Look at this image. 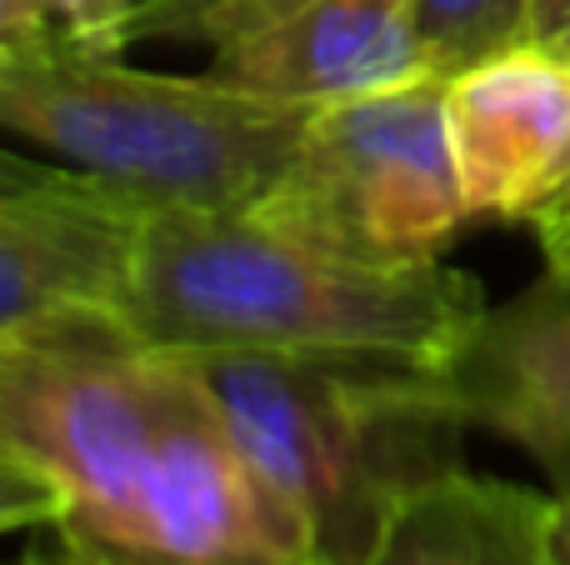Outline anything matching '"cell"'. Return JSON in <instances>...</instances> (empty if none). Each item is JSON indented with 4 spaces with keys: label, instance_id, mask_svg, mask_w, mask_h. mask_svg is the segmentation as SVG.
<instances>
[{
    "label": "cell",
    "instance_id": "cell-6",
    "mask_svg": "<svg viewBox=\"0 0 570 565\" xmlns=\"http://www.w3.org/2000/svg\"><path fill=\"white\" fill-rule=\"evenodd\" d=\"M150 200L80 166L0 160V336L56 320H126Z\"/></svg>",
    "mask_w": 570,
    "mask_h": 565
},
{
    "label": "cell",
    "instance_id": "cell-11",
    "mask_svg": "<svg viewBox=\"0 0 570 565\" xmlns=\"http://www.w3.org/2000/svg\"><path fill=\"white\" fill-rule=\"evenodd\" d=\"M541 0H411V30L425 70L451 86L455 76L495 60L515 46H531Z\"/></svg>",
    "mask_w": 570,
    "mask_h": 565
},
{
    "label": "cell",
    "instance_id": "cell-1",
    "mask_svg": "<svg viewBox=\"0 0 570 565\" xmlns=\"http://www.w3.org/2000/svg\"><path fill=\"white\" fill-rule=\"evenodd\" d=\"M485 316V286L445 260L375 266L256 216L150 210L130 330L166 356L365 360L441 370Z\"/></svg>",
    "mask_w": 570,
    "mask_h": 565
},
{
    "label": "cell",
    "instance_id": "cell-14",
    "mask_svg": "<svg viewBox=\"0 0 570 565\" xmlns=\"http://www.w3.org/2000/svg\"><path fill=\"white\" fill-rule=\"evenodd\" d=\"M525 226H531L535 246H541L546 270H556V276L570 280V150H566L561 170H556L551 190L535 200V210H531Z\"/></svg>",
    "mask_w": 570,
    "mask_h": 565
},
{
    "label": "cell",
    "instance_id": "cell-13",
    "mask_svg": "<svg viewBox=\"0 0 570 565\" xmlns=\"http://www.w3.org/2000/svg\"><path fill=\"white\" fill-rule=\"evenodd\" d=\"M136 0H0V36H30V30L60 26L70 40L90 50L120 56L126 16Z\"/></svg>",
    "mask_w": 570,
    "mask_h": 565
},
{
    "label": "cell",
    "instance_id": "cell-2",
    "mask_svg": "<svg viewBox=\"0 0 570 565\" xmlns=\"http://www.w3.org/2000/svg\"><path fill=\"white\" fill-rule=\"evenodd\" d=\"M180 360L321 565H365L405 496L465 470L471 420L435 370L261 350Z\"/></svg>",
    "mask_w": 570,
    "mask_h": 565
},
{
    "label": "cell",
    "instance_id": "cell-3",
    "mask_svg": "<svg viewBox=\"0 0 570 565\" xmlns=\"http://www.w3.org/2000/svg\"><path fill=\"white\" fill-rule=\"evenodd\" d=\"M321 106L220 76H156L60 26L0 36V120L156 210L250 216L276 190Z\"/></svg>",
    "mask_w": 570,
    "mask_h": 565
},
{
    "label": "cell",
    "instance_id": "cell-17",
    "mask_svg": "<svg viewBox=\"0 0 570 565\" xmlns=\"http://www.w3.org/2000/svg\"><path fill=\"white\" fill-rule=\"evenodd\" d=\"M561 565H570V500H566V516H561Z\"/></svg>",
    "mask_w": 570,
    "mask_h": 565
},
{
    "label": "cell",
    "instance_id": "cell-15",
    "mask_svg": "<svg viewBox=\"0 0 570 565\" xmlns=\"http://www.w3.org/2000/svg\"><path fill=\"white\" fill-rule=\"evenodd\" d=\"M16 565H100V561H90L86 551H76L66 536H56V531H36V541L20 551Z\"/></svg>",
    "mask_w": 570,
    "mask_h": 565
},
{
    "label": "cell",
    "instance_id": "cell-12",
    "mask_svg": "<svg viewBox=\"0 0 570 565\" xmlns=\"http://www.w3.org/2000/svg\"><path fill=\"white\" fill-rule=\"evenodd\" d=\"M276 6H285V0H136L120 40H126V46H146V40H166V46H216L230 30L271 16Z\"/></svg>",
    "mask_w": 570,
    "mask_h": 565
},
{
    "label": "cell",
    "instance_id": "cell-9",
    "mask_svg": "<svg viewBox=\"0 0 570 565\" xmlns=\"http://www.w3.org/2000/svg\"><path fill=\"white\" fill-rule=\"evenodd\" d=\"M210 76L295 106L435 80L415 46L411 0H285L210 46Z\"/></svg>",
    "mask_w": 570,
    "mask_h": 565
},
{
    "label": "cell",
    "instance_id": "cell-7",
    "mask_svg": "<svg viewBox=\"0 0 570 565\" xmlns=\"http://www.w3.org/2000/svg\"><path fill=\"white\" fill-rule=\"evenodd\" d=\"M441 390L471 426L521 446L570 500V280L546 270L521 296L485 306L441 370Z\"/></svg>",
    "mask_w": 570,
    "mask_h": 565
},
{
    "label": "cell",
    "instance_id": "cell-10",
    "mask_svg": "<svg viewBox=\"0 0 570 565\" xmlns=\"http://www.w3.org/2000/svg\"><path fill=\"white\" fill-rule=\"evenodd\" d=\"M566 500L455 470L395 506L365 565H561Z\"/></svg>",
    "mask_w": 570,
    "mask_h": 565
},
{
    "label": "cell",
    "instance_id": "cell-18",
    "mask_svg": "<svg viewBox=\"0 0 570 565\" xmlns=\"http://www.w3.org/2000/svg\"><path fill=\"white\" fill-rule=\"evenodd\" d=\"M551 46H561L566 56H570V26H566V30H556V36H551Z\"/></svg>",
    "mask_w": 570,
    "mask_h": 565
},
{
    "label": "cell",
    "instance_id": "cell-16",
    "mask_svg": "<svg viewBox=\"0 0 570 565\" xmlns=\"http://www.w3.org/2000/svg\"><path fill=\"white\" fill-rule=\"evenodd\" d=\"M570 26V0H541V20H535V36L551 40L556 30Z\"/></svg>",
    "mask_w": 570,
    "mask_h": 565
},
{
    "label": "cell",
    "instance_id": "cell-8",
    "mask_svg": "<svg viewBox=\"0 0 570 565\" xmlns=\"http://www.w3.org/2000/svg\"><path fill=\"white\" fill-rule=\"evenodd\" d=\"M451 150L471 220H531L570 150V56L515 46L445 86Z\"/></svg>",
    "mask_w": 570,
    "mask_h": 565
},
{
    "label": "cell",
    "instance_id": "cell-5",
    "mask_svg": "<svg viewBox=\"0 0 570 565\" xmlns=\"http://www.w3.org/2000/svg\"><path fill=\"white\" fill-rule=\"evenodd\" d=\"M56 536L100 565H321L250 470L206 386L146 476L96 521Z\"/></svg>",
    "mask_w": 570,
    "mask_h": 565
},
{
    "label": "cell",
    "instance_id": "cell-4",
    "mask_svg": "<svg viewBox=\"0 0 570 565\" xmlns=\"http://www.w3.org/2000/svg\"><path fill=\"white\" fill-rule=\"evenodd\" d=\"M250 216L351 260H441L471 220L445 120V80L321 106L276 190Z\"/></svg>",
    "mask_w": 570,
    "mask_h": 565
}]
</instances>
